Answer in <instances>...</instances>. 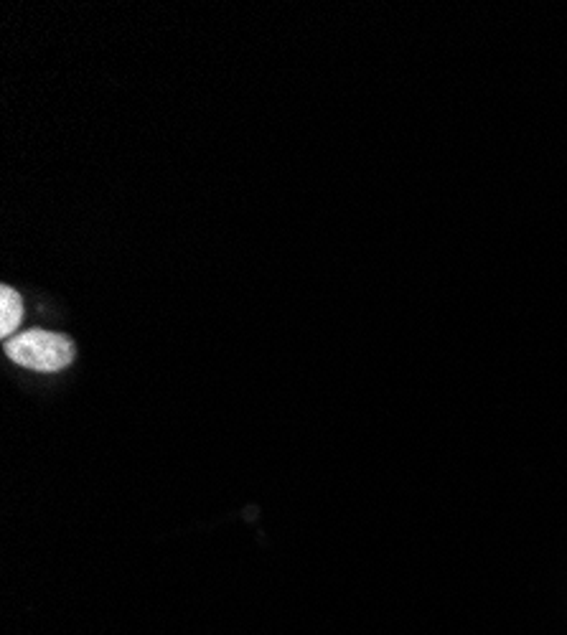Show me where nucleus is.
Returning <instances> with one entry per match:
<instances>
[{
  "mask_svg": "<svg viewBox=\"0 0 567 635\" xmlns=\"http://www.w3.org/2000/svg\"><path fill=\"white\" fill-rule=\"evenodd\" d=\"M6 354L8 359L26 369L62 371L72 364L74 343L62 333L34 328V331L16 333L13 338H8Z\"/></svg>",
  "mask_w": 567,
  "mask_h": 635,
  "instance_id": "f257e3e1",
  "label": "nucleus"
},
{
  "mask_svg": "<svg viewBox=\"0 0 567 635\" xmlns=\"http://www.w3.org/2000/svg\"><path fill=\"white\" fill-rule=\"evenodd\" d=\"M23 318V303L21 295L13 288L3 285L0 288V333L6 338H11V333H16L18 323Z\"/></svg>",
  "mask_w": 567,
  "mask_h": 635,
  "instance_id": "f03ea898",
  "label": "nucleus"
}]
</instances>
